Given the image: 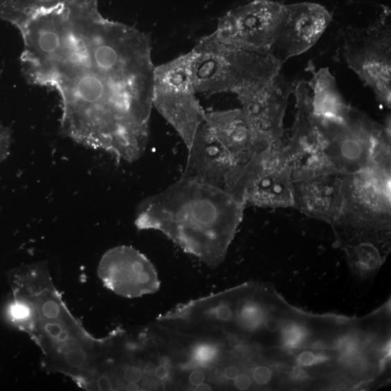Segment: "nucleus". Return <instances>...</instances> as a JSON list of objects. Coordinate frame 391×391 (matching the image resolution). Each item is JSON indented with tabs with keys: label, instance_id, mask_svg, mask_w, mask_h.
Listing matches in <instances>:
<instances>
[{
	"label": "nucleus",
	"instance_id": "4be33fe9",
	"mask_svg": "<svg viewBox=\"0 0 391 391\" xmlns=\"http://www.w3.org/2000/svg\"><path fill=\"white\" fill-rule=\"evenodd\" d=\"M11 140V131L0 124V163H3L10 154Z\"/></svg>",
	"mask_w": 391,
	"mask_h": 391
},
{
	"label": "nucleus",
	"instance_id": "7ed1b4c3",
	"mask_svg": "<svg viewBox=\"0 0 391 391\" xmlns=\"http://www.w3.org/2000/svg\"><path fill=\"white\" fill-rule=\"evenodd\" d=\"M192 53V75L197 93L206 96L237 93L262 85L283 66L273 53L234 48L212 34L202 37Z\"/></svg>",
	"mask_w": 391,
	"mask_h": 391
},
{
	"label": "nucleus",
	"instance_id": "412c9836",
	"mask_svg": "<svg viewBox=\"0 0 391 391\" xmlns=\"http://www.w3.org/2000/svg\"><path fill=\"white\" fill-rule=\"evenodd\" d=\"M308 331L304 325L296 322H289L283 325L281 331V342L286 349L300 348L306 342Z\"/></svg>",
	"mask_w": 391,
	"mask_h": 391
},
{
	"label": "nucleus",
	"instance_id": "b1692460",
	"mask_svg": "<svg viewBox=\"0 0 391 391\" xmlns=\"http://www.w3.org/2000/svg\"><path fill=\"white\" fill-rule=\"evenodd\" d=\"M272 371L265 366L257 367L253 371V380L261 385L268 384L272 379Z\"/></svg>",
	"mask_w": 391,
	"mask_h": 391
},
{
	"label": "nucleus",
	"instance_id": "423d86ee",
	"mask_svg": "<svg viewBox=\"0 0 391 391\" xmlns=\"http://www.w3.org/2000/svg\"><path fill=\"white\" fill-rule=\"evenodd\" d=\"M342 56L348 67L374 93L378 102L391 107V26L390 12L366 27H349L343 33Z\"/></svg>",
	"mask_w": 391,
	"mask_h": 391
},
{
	"label": "nucleus",
	"instance_id": "bb28decb",
	"mask_svg": "<svg viewBox=\"0 0 391 391\" xmlns=\"http://www.w3.org/2000/svg\"><path fill=\"white\" fill-rule=\"evenodd\" d=\"M206 378L204 372H202L200 370H195L190 373L189 381L192 386L195 387L202 383H204Z\"/></svg>",
	"mask_w": 391,
	"mask_h": 391
},
{
	"label": "nucleus",
	"instance_id": "4468645a",
	"mask_svg": "<svg viewBox=\"0 0 391 391\" xmlns=\"http://www.w3.org/2000/svg\"><path fill=\"white\" fill-rule=\"evenodd\" d=\"M333 20L324 6L315 3L284 5L280 33L273 54L284 64L313 48Z\"/></svg>",
	"mask_w": 391,
	"mask_h": 391
},
{
	"label": "nucleus",
	"instance_id": "aec40b11",
	"mask_svg": "<svg viewBox=\"0 0 391 391\" xmlns=\"http://www.w3.org/2000/svg\"><path fill=\"white\" fill-rule=\"evenodd\" d=\"M219 352V348L215 344L203 342L197 344L191 351L190 361L197 367L208 368L215 363Z\"/></svg>",
	"mask_w": 391,
	"mask_h": 391
},
{
	"label": "nucleus",
	"instance_id": "9d476101",
	"mask_svg": "<svg viewBox=\"0 0 391 391\" xmlns=\"http://www.w3.org/2000/svg\"><path fill=\"white\" fill-rule=\"evenodd\" d=\"M293 95L295 99V118L289 135L285 134L293 181L335 173L337 171L325 152L323 139L312 113L307 82L295 81Z\"/></svg>",
	"mask_w": 391,
	"mask_h": 391
},
{
	"label": "nucleus",
	"instance_id": "c756f323",
	"mask_svg": "<svg viewBox=\"0 0 391 391\" xmlns=\"http://www.w3.org/2000/svg\"><path fill=\"white\" fill-rule=\"evenodd\" d=\"M264 325L267 330L271 332L277 331L280 325L276 319L269 318H266Z\"/></svg>",
	"mask_w": 391,
	"mask_h": 391
},
{
	"label": "nucleus",
	"instance_id": "dca6fc26",
	"mask_svg": "<svg viewBox=\"0 0 391 391\" xmlns=\"http://www.w3.org/2000/svg\"><path fill=\"white\" fill-rule=\"evenodd\" d=\"M206 122L218 142L241 165L262 150L241 108L206 113Z\"/></svg>",
	"mask_w": 391,
	"mask_h": 391
},
{
	"label": "nucleus",
	"instance_id": "9b49d317",
	"mask_svg": "<svg viewBox=\"0 0 391 391\" xmlns=\"http://www.w3.org/2000/svg\"><path fill=\"white\" fill-rule=\"evenodd\" d=\"M294 86L295 81L287 82L280 73L267 83L237 93L262 149L284 137V118Z\"/></svg>",
	"mask_w": 391,
	"mask_h": 391
},
{
	"label": "nucleus",
	"instance_id": "f3484780",
	"mask_svg": "<svg viewBox=\"0 0 391 391\" xmlns=\"http://www.w3.org/2000/svg\"><path fill=\"white\" fill-rule=\"evenodd\" d=\"M307 85L312 92V113L318 121L341 122L347 118L352 106L342 96L329 69L312 70Z\"/></svg>",
	"mask_w": 391,
	"mask_h": 391
},
{
	"label": "nucleus",
	"instance_id": "f03ea898",
	"mask_svg": "<svg viewBox=\"0 0 391 391\" xmlns=\"http://www.w3.org/2000/svg\"><path fill=\"white\" fill-rule=\"evenodd\" d=\"M246 206L220 188L182 175L139 203L135 226L162 233L184 253L215 269L224 261Z\"/></svg>",
	"mask_w": 391,
	"mask_h": 391
},
{
	"label": "nucleus",
	"instance_id": "0eeeda50",
	"mask_svg": "<svg viewBox=\"0 0 391 391\" xmlns=\"http://www.w3.org/2000/svg\"><path fill=\"white\" fill-rule=\"evenodd\" d=\"M293 183L284 134L244 165L239 197L246 206L260 208H293Z\"/></svg>",
	"mask_w": 391,
	"mask_h": 391
},
{
	"label": "nucleus",
	"instance_id": "f8f14e48",
	"mask_svg": "<svg viewBox=\"0 0 391 391\" xmlns=\"http://www.w3.org/2000/svg\"><path fill=\"white\" fill-rule=\"evenodd\" d=\"M98 273L107 289L125 298H138L161 289L153 263L131 246L107 250L100 262Z\"/></svg>",
	"mask_w": 391,
	"mask_h": 391
},
{
	"label": "nucleus",
	"instance_id": "cd10ccee",
	"mask_svg": "<svg viewBox=\"0 0 391 391\" xmlns=\"http://www.w3.org/2000/svg\"><path fill=\"white\" fill-rule=\"evenodd\" d=\"M239 374V369L234 365L229 366L224 370V376L228 381H234Z\"/></svg>",
	"mask_w": 391,
	"mask_h": 391
},
{
	"label": "nucleus",
	"instance_id": "ddd939ff",
	"mask_svg": "<svg viewBox=\"0 0 391 391\" xmlns=\"http://www.w3.org/2000/svg\"><path fill=\"white\" fill-rule=\"evenodd\" d=\"M187 150V163L183 175L220 188L241 199L239 190L244 165L235 160L218 142L206 122L197 130L191 147Z\"/></svg>",
	"mask_w": 391,
	"mask_h": 391
},
{
	"label": "nucleus",
	"instance_id": "5701e85b",
	"mask_svg": "<svg viewBox=\"0 0 391 391\" xmlns=\"http://www.w3.org/2000/svg\"><path fill=\"white\" fill-rule=\"evenodd\" d=\"M325 359L326 357L325 356L306 351L303 352L299 357L297 358V363L303 367H310L325 362Z\"/></svg>",
	"mask_w": 391,
	"mask_h": 391
},
{
	"label": "nucleus",
	"instance_id": "7c9ffc66",
	"mask_svg": "<svg viewBox=\"0 0 391 391\" xmlns=\"http://www.w3.org/2000/svg\"><path fill=\"white\" fill-rule=\"evenodd\" d=\"M194 390L197 391H210L212 390V388L209 384L204 382L195 386Z\"/></svg>",
	"mask_w": 391,
	"mask_h": 391
},
{
	"label": "nucleus",
	"instance_id": "20e7f679",
	"mask_svg": "<svg viewBox=\"0 0 391 391\" xmlns=\"http://www.w3.org/2000/svg\"><path fill=\"white\" fill-rule=\"evenodd\" d=\"M391 169L343 174V205L332 226L338 236H390Z\"/></svg>",
	"mask_w": 391,
	"mask_h": 391
},
{
	"label": "nucleus",
	"instance_id": "2eb2a0df",
	"mask_svg": "<svg viewBox=\"0 0 391 391\" xmlns=\"http://www.w3.org/2000/svg\"><path fill=\"white\" fill-rule=\"evenodd\" d=\"M293 208L333 226L343 205V174H327L295 181Z\"/></svg>",
	"mask_w": 391,
	"mask_h": 391
},
{
	"label": "nucleus",
	"instance_id": "6ab92c4d",
	"mask_svg": "<svg viewBox=\"0 0 391 391\" xmlns=\"http://www.w3.org/2000/svg\"><path fill=\"white\" fill-rule=\"evenodd\" d=\"M237 317L239 324L244 329L253 331L264 325L267 314L260 303L250 300L239 308Z\"/></svg>",
	"mask_w": 391,
	"mask_h": 391
},
{
	"label": "nucleus",
	"instance_id": "39448f33",
	"mask_svg": "<svg viewBox=\"0 0 391 391\" xmlns=\"http://www.w3.org/2000/svg\"><path fill=\"white\" fill-rule=\"evenodd\" d=\"M197 93L191 51L154 68L153 107L176 130L187 149L206 120Z\"/></svg>",
	"mask_w": 391,
	"mask_h": 391
},
{
	"label": "nucleus",
	"instance_id": "c85d7f7f",
	"mask_svg": "<svg viewBox=\"0 0 391 391\" xmlns=\"http://www.w3.org/2000/svg\"><path fill=\"white\" fill-rule=\"evenodd\" d=\"M169 369L166 365H161L156 368L154 374L156 379L160 381H165L169 376Z\"/></svg>",
	"mask_w": 391,
	"mask_h": 391
},
{
	"label": "nucleus",
	"instance_id": "a211bd4d",
	"mask_svg": "<svg viewBox=\"0 0 391 391\" xmlns=\"http://www.w3.org/2000/svg\"><path fill=\"white\" fill-rule=\"evenodd\" d=\"M70 0H0V19L19 30L39 13L64 5Z\"/></svg>",
	"mask_w": 391,
	"mask_h": 391
},
{
	"label": "nucleus",
	"instance_id": "1a4fd4ad",
	"mask_svg": "<svg viewBox=\"0 0 391 391\" xmlns=\"http://www.w3.org/2000/svg\"><path fill=\"white\" fill-rule=\"evenodd\" d=\"M284 5L255 0L228 11L219 20L213 36L242 50L273 53L282 22Z\"/></svg>",
	"mask_w": 391,
	"mask_h": 391
},
{
	"label": "nucleus",
	"instance_id": "6e6552de",
	"mask_svg": "<svg viewBox=\"0 0 391 391\" xmlns=\"http://www.w3.org/2000/svg\"><path fill=\"white\" fill-rule=\"evenodd\" d=\"M316 121L325 152L338 173L351 174L370 167L383 124L353 107L343 121Z\"/></svg>",
	"mask_w": 391,
	"mask_h": 391
},
{
	"label": "nucleus",
	"instance_id": "393cba45",
	"mask_svg": "<svg viewBox=\"0 0 391 391\" xmlns=\"http://www.w3.org/2000/svg\"><path fill=\"white\" fill-rule=\"evenodd\" d=\"M124 378L129 384H137L143 378V372L139 367H129L124 371Z\"/></svg>",
	"mask_w": 391,
	"mask_h": 391
},
{
	"label": "nucleus",
	"instance_id": "a878e982",
	"mask_svg": "<svg viewBox=\"0 0 391 391\" xmlns=\"http://www.w3.org/2000/svg\"><path fill=\"white\" fill-rule=\"evenodd\" d=\"M234 385L238 390H246L252 385V379L246 374H239L234 381Z\"/></svg>",
	"mask_w": 391,
	"mask_h": 391
},
{
	"label": "nucleus",
	"instance_id": "f257e3e1",
	"mask_svg": "<svg viewBox=\"0 0 391 391\" xmlns=\"http://www.w3.org/2000/svg\"><path fill=\"white\" fill-rule=\"evenodd\" d=\"M22 72L61 98V131L129 163L144 155L153 109L149 36L103 17L98 0H71L20 30Z\"/></svg>",
	"mask_w": 391,
	"mask_h": 391
}]
</instances>
